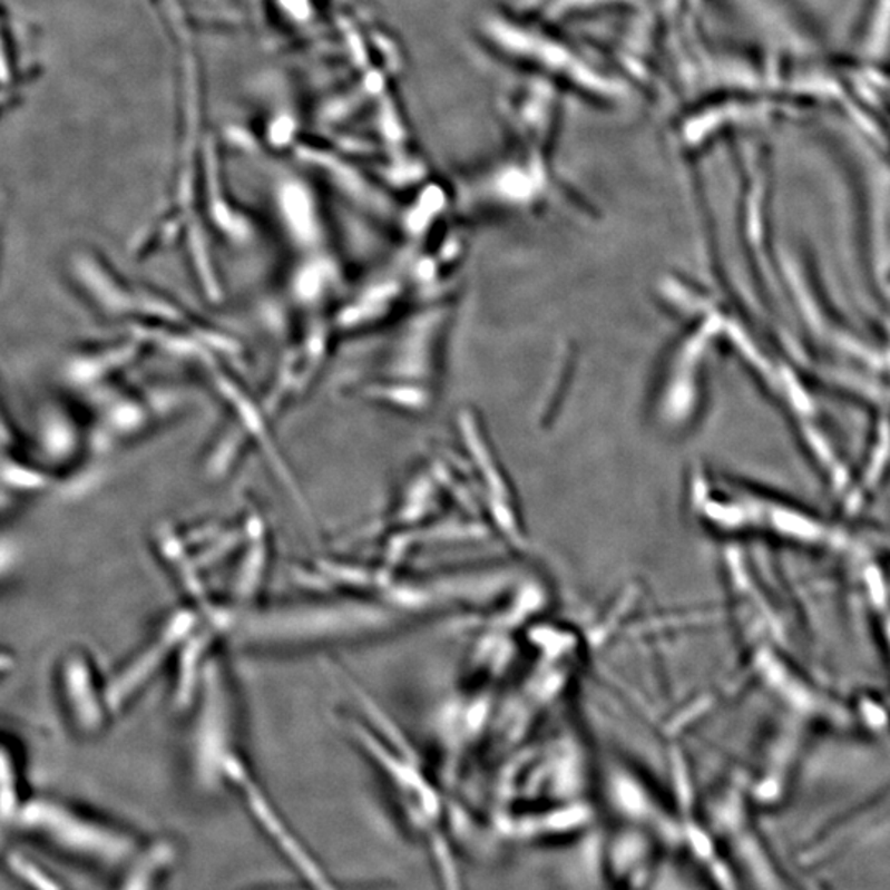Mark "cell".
Wrapping results in <instances>:
<instances>
[{"instance_id":"8fae6325","label":"cell","mask_w":890,"mask_h":890,"mask_svg":"<svg viewBox=\"0 0 890 890\" xmlns=\"http://www.w3.org/2000/svg\"><path fill=\"white\" fill-rule=\"evenodd\" d=\"M20 98H22V95H17V92L0 91V118H2L12 106H16Z\"/></svg>"},{"instance_id":"7a4b0ae2","label":"cell","mask_w":890,"mask_h":890,"mask_svg":"<svg viewBox=\"0 0 890 890\" xmlns=\"http://www.w3.org/2000/svg\"><path fill=\"white\" fill-rule=\"evenodd\" d=\"M22 813L58 850L105 871H124L146 844L133 831L61 800H36L23 805Z\"/></svg>"},{"instance_id":"6da1fadb","label":"cell","mask_w":890,"mask_h":890,"mask_svg":"<svg viewBox=\"0 0 890 890\" xmlns=\"http://www.w3.org/2000/svg\"><path fill=\"white\" fill-rule=\"evenodd\" d=\"M388 606L371 600H322L267 608H223L222 634L243 644L305 645L343 640L387 628Z\"/></svg>"},{"instance_id":"52a82bcc","label":"cell","mask_w":890,"mask_h":890,"mask_svg":"<svg viewBox=\"0 0 890 890\" xmlns=\"http://www.w3.org/2000/svg\"><path fill=\"white\" fill-rule=\"evenodd\" d=\"M32 65L23 53L20 32L6 9L0 6V91L23 95L32 80Z\"/></svg>"},{"instance_id":"ba28073f","label":"cell","mask_w":890,"mask_h":890,"mask_svg":"<svg viewBox=\"0 0 890 890\" xmlns=\"http://www.w3.org/2000/svg\"><path fill=\"white\" fill-rule=\"evenodd\" d=\"M855 50L869 63L890 58V0H871L855 37Z\"/></svg>"},{"instance_id":"8992f818","label":"cell","mask_w":890,"mask_h":890,"mask_svg":"<svg viewBox=\"0 0 890 890\" xmlns=\"http://www.w3.org/2000/svg\"><path fill=\"white\" fill-rule=\"evenodd\" d=\"M177 862V847L168 840L144 844L139 854L124 869L119 890H164Z\"/></svg>"},{"instance_id":"5b68a950","label":"cell","mask_w":890,"mask_h":890,"mask_svg":"<svg viewBox=\"0 0 890 890\" xmlns=\"http://www.w3.org/2000/svg\"><path fill=\"white\" fill-rule=\"evenodd\" d=\"M71 280L86 302L106 317H126L140 307V294L124 283L108 263L91 251H78L71 256Z\"/></svg>"},{"instance_id":"277c9868","label":"cell","mask_w":890,"mask_h":890,"mask_svg":"<svg viewBox=\"0 0 890 890\" xmlns=\"http://www.w3.org/2000/svg\"><path fill=\"white\" fill-rule=\"evenodd\" d=\"M201 615L190 610L175 612L160 628L159 634L140 649L134 658L106 682V697L113 714L119 713L146 683L159 672L165 658L178 652L188 637L194 634Z\"/></svg>"},{"instance_id":"9c48e42d","label":"cell","mask_w":890,"mask_h":890,"mask_svg":"<svg viewBox=\"0 0 890 890\" xmlns=\"http://www.w3.org/2000/svg\"><path fill=\"white\" fill-rule=\"evenodd\" d=\"M47 473L41 472L26 457L0 446V483L33 495L40 488L47 487Z\"/></svg>"},{"instance_id":"30bf717a","label":"cell","mask_w":890,"mask_h":890,"mask_svg":"<svg viewBox=\"0 0 890 890\" xmlns=\"http://www.w3.org/2000/svg\"><path fill=\"white\" fill-rule=\"evenodd\" d=\"M27 497H29V495L23 493V491L0 483V520L6 518L7 515L12 514V511H16L19 505L22 503L23 498Z\"/></svg>"},{"instance_id":"3957f363","label":"cell","mask_w":890,"mask_h":890,"mask_svg":"<svg viewBox=\"0 0 890 890\" xmlns=\"http://www.w3.org/2000/svg\"><path fill=\"white\" fill-rule=\"evenodd\" d=\"M55 689L68 727L81 737L98 734L113 717L106 683L99 682L92 659L82 649H68L58 658Z\"/></svg>"}]
</instances>
